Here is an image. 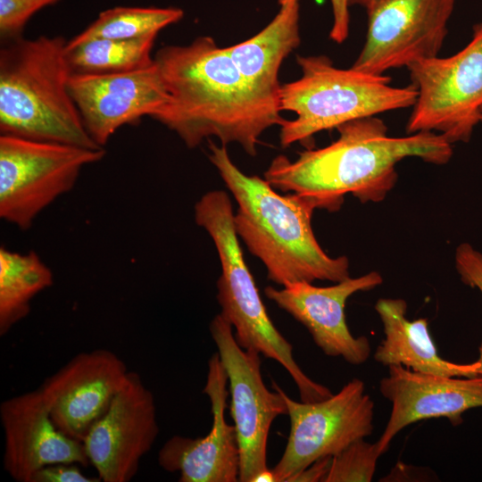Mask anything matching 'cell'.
Segmentation results:
<instances>
[{"instance_id":"cell-12","label":"cell","mask_w":482,"mask_h":482,"mask_svg":"<svg viewBox=\"0 0 482 482\" xmlns=\"http://www.w3.org/2000/svg\"><path fill=\"white\" fill-rule=\"evenodd\" d=\"M159 433L153 393L140 375L128 378L106 412L91 427L83 444L90 464L104 482H129Z\"/></svg>"},{"instance_id":"cell-23","label":"cell","mask_w":482,"mask_h":482,"mask_svg":"<svg viewBox=\"0 0 482 482\" xmlns=\"http://www.w3.org/2000/svg\"><path fill=\"white\" fill-rule=\"evenodd\" d=\"M179 8L114 7L102 12L97 19L70 41L91 38L135 39L157 36L163 28L183 18Z\"/></svg>"},{"instance_id":"cell-17","label":"cell","mask_w":482,"mask_h":482,"mask_svg":"<svg viewBox=\"0 0 482 482\" xmlns=\"http://www.w3.org/2000/svg\"><path fill=\"white\" fill-rule=\"evenodd\" d=\"M4 468L14 480L31 482L41 468L55 463L90 464L83 442L60 431L39 389L2 402Z\"/></svg>"},{"instance_id":"cell-29","label":"cell","mask_w":482,"mask_h":482,"mask_svg":"<svg viewBox=\"0 0 482 482\" xmlns=\"http://www.w3.org/2000/svg\"><path fill=\"white\" fill-rule=\"evenodd\" d=\"M331 460L332 456L318 459L289 478L288 482H323L329 470Z\"/></svg>"},{"instance_id":"cell-9","label":"cell","mask_w":482,"mask_h":482,"mask_svg":"<svg viewBox=\"0 0 482 482\" xmlns=\"http://www.w3.org/2000/svg\"><path fill=\"white\" fill-rule=\"evenodd\" d=\"M287 406L290 429L285 451L272 469L277 482H288L318 459L334 456L374 429V402L354 378L339 392L312 403L296 402L278 385Z\"/></svg>"},{"instance_id":"cell-28","label":"cell","mask_w":482,"mask_h":482,"mask_svg":"<svg viewBox=\"0 0 482 482\" xmlns=\"http://www.w3.org/2000/svg\"><path fill=\"white\" fill-rule=\"evenodd\" d=\"M333 23L329 37L337 44H342L349 35L350 13L348 0H330Z\"/></svg>"},{"instance_id":"cell-10","label":"cell","mask_w":482,"mask_h":482,"mask_svg":"<svg viewBox=\"0 0 482 482\" xmlns=\"http://www.w3.org/2000/svg\"><path fill=\"white\" fill-rule=\"evenodd\" d=\"M210 333L225 369L230 394V414L239 445L241 482H253L268 469L267 443L270 429L279 415H287V406L277 384L271 392L261 370L258 352L242 348L231 324L220 313L210 323Z\"/></svg>"},{"instance_id":"cell-14","label":"cell","mask_w":482,"mask_h":482,"mask_svg":"<svg viewBox=\"0 0 482 482\" xmlns=\"http://www.w3.org/2000/svg\"><path fill=\"white\" fill-rule=\"evenodd\" d=\"M68 90L87 134L101 147L118 129L152 118L169 100L154 62L122 73L71 74Z\"/></svg>"},{"instance_id":"cell-8","label":"cell","mask_w":482,"mask_h":482,"mask_svg":"<svg viewBox=\"0 0 482 482\" xmlns=\"http://www.w3.org/2000/svg\"><path fill=\"white\" fill-rule=\"evenodd\" d=\"M407 69L418 90L407 134L434 131L451 144L469 142L480 122L482 107V21L473 26L470 42L459 52Z\"/></svg>"},{"instance_id":"cell-32","label":"cell","mask_w":482,"mask_h":482,"mask_svg":"<svg viewBox=\"0 0 482 482\" xmlns=\"http://www.w3.org/2000/svg\"><path fill=\"white\" fill-rule=\"evenodd\" d=\"M286 2H299V0H278V3H286Z\"/></svg>"},{"instance_id":"cell-22","label":"cell","mask_w":482,"mask_h":482,"mask_svg":"<svg viewBox=\"0 0 482 482\" xmlns=\"http://www.w3.org/2000/svg\"><path fill=\"white\" fill-rule=\"evenodd\" d=\"M156 36L135 39L91 38L71 44L65 56L71 74H112L154 64L152 50Z\"/></svg>"},{"instance_id":"cell-11","label":"cell","mask_w":482,"mask_h":482,"mask_svg":"<svg viewBox=\"0 0 482 482\" xmlns=\"http://www.w3.org/2000/svg\"><path fill=\"white\" fill-rule=\"evenodd\" d=\"M455 0H380L352 68L376 75L438 56Z\"/></svg>"},{"instance_id":"cell-18","label":"cell","mask_w":482,"mask_h":482,"mask_svg":"<svg viewBox=\"0 0 482 482\" xmlns=\"http://www.w3.org/2000/svg\"><path fill=\"white\" fill-rule=\"evenodd\" d=\"M228 377L218 353L208 362L204 393L209 397L212 425L197 438L173 436L158 453L159 465L179 472L180 482H236L239 477V445L234 425L225 420L229 392Z\"/></svg>"},{"instance_id":"cell-26","label":"cell","mask_w":482,"mask_h":482,"mask_svg":"<svg viewBox=\"0 0 482 482\" xmlns=\"http://www.w3.org/2000/svg\"><path fill=\"white\" fill-rule=\"evenodd\" d=\"M454 260L461 281L482 295V253L469 243H461L456 248Z\"/></svg>"},{"instance_id":"cell-13","label":"cell","mask_w":482,"mask_h":482,"mask_svg":"<svg viewBox=\"0 0 482 482\" xmlns=\"http://www.w3.org/2000/svg\"><path fill=\"white\" fill-rule=\"evenodd\" d=\"M125 362L107 349L79 353L38 388L57 428L83 442L126 382Z\"/></svg>"},{"instance_id":"cell-27","label":"cell","mask_w":482,"mask_h":482,"mask_svg":"<svg viewBox=\"0 0 482 482\" xmlns=\"http://www.w3.org/2000/svg\"><path fill=\"white\" fill-rule=\"evenodd\" d=\"M100 478L83 474L76 463H55L38 470L31 482H99Z\"/></svg>"},{"instance_id":"cell-16","label":"cell","mask_w":482,"mask_h":482,"mask_svg":"<svg viewBox=\"0 0 482 482\" xmlns=\"http://www.w3.org/2000/svg\"><path fill=\"white\" fill-rule=\"evenodd\" d=\"M379 391L392 404L387 423L376 442L380 455L394 437L412 423L445 418L458 426L465 411L482 407V376L444 377L392 365L379 382Z\"/></svg>"},{"instance_id":"cell-2","label":"cell","mask_w":482,"mask_h":482,"mask_svg":"<svg viewBox=\"0 0 482 482\" xmlns=\"http://www.w3.org/2000/svg\"><path fill=\"white\" fill-rule=\"evenodd\" d=\"M337 129L338 138L325 147L305 150L294 161L275 157L264 179L275 189L309 197L318 208L336 212L346 194L362 203L382 201L395 187V166L404 158L442 165L453 155L452 144L441 134L389 137L385 122L375 116L345 122Z\"/></svg>"},{"instance_id":"cell-33","label":"cell","mask_w":482,"mask_h":482,"mask_svg":"<svg viewBox=\"0 0 482 482\" xmlns=\"http://www.w3.org/2000/svg\"><path fill=\"white\" fill-rule=\"evenodd\" d=\"M480 122H482V107L480 109Z\"/></svg>"},{"instance_id":"cell-5","label":"cell","mask_w":482,"mask_h":482,"mask_svg":"<svg viewBox=\"0 0 482 482\" xmlns=\"http://www.w3.org/2000/svg\"><path fill=\"white\" fill-rule=\"evenodd\" d=\"M233 218L231 201L222 190L205 193L195 205V222L213 240L220 261L217 281L220 314L235 329V338L242 348L258 352L284 367L295 383L301 401L312 403L331 396L327 386L313 381L299 367L292 345L270 320L245 261Z\"/></svg>"},{"instance_id":"cell-24","label":"cell","mask_w":482,"mask_h":482,"mask_svg":"<svg viewBox=\"0 0 482 482\" xmlns=\"http://www.w3.org/2000/svg\"><path fill=\"white\" fill-rule=\"evenodd\" d=\"M380 456L376 443L356 440L332 456L323 482H370Z\"/></svg>"},{"instance_id":"cell-6","label":"cell","mask_w":482,"mask_h":482,"mask_svg":"<svg viewBox=\"0 0 482 482\" xmlns=\"http://www.w3.org/2000/svg\"><path fill=\"white\" fill-rule=\"evenodd\" d=\"M302 76L281 85V111L295 113L280 126L279 139L287 147L307 143L316 133L378 113L412 107L417 88L390 86L392 79L334 66L326 55H297Z\"/></svg>"},{"instance_id":"cell-7","label":"cell","mask_w":482,"mask_h":482,"mask_svg":"<svg viewBox=\"0 0 482 482\" xmlns=\"http://www.w3.org/2000/svg\"><path fill=\"white\" fill-rule=\"evenodd\" d=\"M104 148L0 136V217L26 230L36 217L76 184Z\"/></svg>"},{"instance_id":"cell-4","label":"cell","mask_w":482,"mask_h":482,"mask_svg":"<svg viewBox=\"0 0 482 482\" xmlns=\"http://www.w3.org/2000/svg\"><path fill=\"white\" fill-rule=\"evenodd\" d=\"M62 37H22L0 49V134L99 146L87 134L68 90L71 71Z\"/></svg>"},{"instance_id":"cell-1","label":"cell","mask_w":482,"mask_h":482,"mask_svg":"<svg viewBox=\"0 0 482 482\" xmlns=\"http://www.w3.org/2000/svg\"><path fill=\"white\" fill-rule=\"evenodd\" d=\"M154 60L169 100L152 118L189 148L216 137L255 156L262 133L286 120L279 103L257 93L211 37L165 46Z\"/></svg>"},{"instance_id":"cell-19","label":"cell","mask_w":482,"mask_h":482,"mask_svg":"<svg viewBox=\"0 0 482 482\" xmlns=\"http://www.w3.org/2000/svg\"><path fill=\"white\" fill-rule=\"evenodd\" d=\"M375 310L385 337L376 348L374 360L384 365H402L414 371L444 377L482 376V346L479 358L471 363H455L442 358L428 329V320H410L407 303L402 298H380Z\"/></svg>"},{"instance_id":"cell-21","label":"cell","mask_w":482,"mask_h":482,"mask_svg":"<svg viewBox=\"0 0 482 482\" xmlns=\"http://www.w3.org/2000/svg\"><path fill=\"white\" fill-rule=\"evenodd\" d=\"M51 270L31 251L21 254L0 249V335L25 318L30 301L53 285Z\"/></svg>"},{"instance_id":"cell-25","label":"cell","mask_w":482,"mask_h":482,"mask_svg":"<svg viewBox=\"0 0 482 482\" xmlns=\"http://www.w3.org/2000/svg\"><path fill=\"white\" fill-rule=\"evenodd\" d=\"M60 0H0V37L7 42L21 37L30 17Z\"/></svg>"},{"instance_id":"cell-30","label":"cell","mask_w":482,"mask_h":482,"mask_svg":"<svg viewBox=\"0 0 482 482\" xmlns=\"http://www.w3.org/2000/svg\"><path fill=\"white\" fill-rule=\"evenodd\" d=\"M253 482H277V478L273 470L268 468L258 473L253 479Z\"/></svg>"},{"instance_id":"cell-31","label":"cell","mask_w":482,"mask_h":482,"mask_svg":"<svg viewBox=\"0 0 482 482\" xmlns=\"http://www.w3.org/2000/svg\"><path fill=\"white\" fill-rule=\"evenodd\" d=\"M380 0H348L349 6L357 5L370 12Z\"/></svg>"},{"instance_id":"cell-3","label":"cell","mask_w":482,"mask_h":482,"mask_svg":"<svg viewBox=\"0 0 482 482\" xmlns=\"http://www.w3.org/2000/svg\"><path fill=\"white\" fill-rule=\"evenodd\" d=\"M208 145L209 160L237 204L233 218L237 237L263 262L270 280L287 287L350 277L348 258L329 256L314 236L312 218L318 207L312 199L279 195L265 179L241 171L226 145L210 139Z\"/></svg>"},{"instance_id":"cell-20","label":"cell","mask_w":482,"mask_h":482,"mask_svg":"<svg viewBox=\"0 0 482 482\" xmlns=\"http://www.w3.org/2000/svg\"><path fill=\"white\" fill-rule=\"evenodd\" d=\"M273 20L253 37L226 47L232 61L262 96L279 103L278 71L286 57L298 47L299 3H279Z\"/></svg>"},{"instance_id":"cell-15","label":"cell","mask_w":482,"mask_h":482,"mask_svg":"<svg viewBox=\"0 0 482 482\" xmlns=\"http://www.w3.org/2000/svg\"><path fill=\"white\" fill-rule=\"evenodd\" d=\"M382 282L381 275L371 271L329 287H316L309 282H296L281 289L267 287L264 294L303 324L326 355L361 365L369 359L371 346L366 337L351 333L345 320V303L352 295L371 290Z\"/></svg>"}]
</instances>
